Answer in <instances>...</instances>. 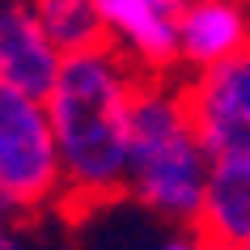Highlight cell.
Returning a JSON list of instances; mask_svg holds the SVG:
<instances>
[{"mask_svg":"<svg viewBox=\"0 0 250 250\" xmlns=\"http://www.w3.org/2000/svg\"><path fill=\"white\" fill-rule=\"evenodd\" d=\"M161 250H199V233H183V237H170Z\"/></svg>","mask_w":250,"mask_h":250,"instance_id":"11","label":"cell"},{"mask_svg":"<svg viewBox=\"0 0 250 250\" xmlns=\"http://www.w3.org/2000/svg\"><path fill=\"white\" fill-rule=\"evenodd\" d=\"M187 110L212 157L250 153V47L199 68L183 85Z\"/></svg>","mask_w":250,"mask_h":250,"instance_id":"4","label":"cell"},{"mask_svg":"<svg viewBox=\"0 0 250 250\" xmlns=\"http://www.w3.org/2000/svg\"><path fill=\"white\" fill-rule=\"evenodd\" d=\"M178 4H191V0H178Z\"/></svg>","mask_w":250,"mask_h":250,"instance_id":"14","label":"cell"},{"mask_svg":"<svg viewBox=\"0 0 250 250\" xmlns=\"http://www.w3.org/2000/svg\"><path fill=\"white\" fill-rule=\"evenodd\" d=\"M60 64L64 55L42 34L26 0H0V81L42 98Z\"/></svg>","mask_w":250,"mask_h":250,"instance_id":"6","label":"cell"},{"mask_svg":"<svg viewBox=\"0 0 250 250\" xmlns=\"http://www.w3.org/2000/svg\"><path fill=\"white\" fill-rule=\"evenodd\" d=\"M250 47V17L242 0H191L178 9V64L208 68Z\"/></svg>","mask_w":250,"mask_h":250,"instance_id":"7","label":"cell"},{"mask_svg":"<svg viewBox=\"0 0 250 250\" xmlns=\"http://www.w3.org/2000/svg\"><path fill=\"white\" fill-rule=\"evenodd\" d=\"M199 250H246V246H229V242H204V237H199Z\"/></svg>","mask_w":250,"mask_h":250,"instance_id":"12","label":"cell"},{"mask_svg":"<svg viewBox=\"0 0 250 250\" xmlns=\"http://www.w3.org/2000/svg\"><path fill=\"white\" fill-rule=\"evenodd\" d=\"M64 161L47 102L0 81V212L34 221L64 212Z\"/></svg>","mask_w":250,"mask_h":250,"instance_id":"3","label":"cell"},{"mask_svg":"<svg viewBox=\"0 0 250 250\" xmlns=\"http://www.w3.org/2000/svg\"><path fill=\"white\" fill-rule=\"evenodd\" d=\"M242 4H246V17H250V0H242Z\"/></svg>","mask_w":250,"mask_h":250,"instance_id":"13","label":"cell"},{"mask_svg":"<svg viewBox=\"0 0 250 250\" xmlns=\"http://www.w3.org/2000/svg\"><path fill=\"white\" fill-rule=\"evenodd\" d=\"M212 153L195 132L187 93L170 72L145 77L132 102V145H127V199L145 204L166 221L195 225L204 204Z\"/></svg>","mask_w":250,"mask_h":250,"instance_id":"2","label":"cell"},{"mask_svg":"<svg viewBox=\"0 0 250 250\" xmlns=\"http://www.w3.org/2000/svg\"><path fill=\"white\" fill-rule=\"evenodd\" d=\"M0 250H30L26 246V237L17 233V225L9 212H0Z\"/></svg>","mask_w":250,"mask_h":250,"instance_id":"10","label":"cell"},{"mask_svg":"<svg viewBox=\"0 0 250 250\" xmlns=\"http://www.w3.org/2000/svg\"><path fill=\"white\" fill-rule=\"evenodd\" d=\"M106 42H115L140 72L178 68V0H98Z\"/></svg>","mask_w":250,"mask_h":250,"instance_id":"5","label":"cell"},{"mask_svg":"<svg viewBox=\"0 0 250 250\" xmlns=\"http://www.w3.org/2000/svg\"><path fill=\"white\" fill-rule=\"evenodd\" d=\"M191 229L204 242H229L250 250V153L212 157L204 204Z\"/></svg>","mask_w":250,"mask_h":250,"instance_id":"8","label":"cell"},{"mask_svg":"<svg viewBox=\"0 0 250 250\" xmlns=\"http://www.w3.org/2000/svg\"><path fill=\"white\" fill-rule=\"evenodd\" d=\"M34 21L42 26V34L60 47V55L89 51L98 42H106L102 9L98 0H26Z\"/></svg>","mask_w":250,"mask_h":250,"instance_id":"9","label":"cell"},{"mask_svg":"<svg viewBox=\"0 0 250 250\" xmlns=\"http://www.w3.org/2000/svg\"><path fill=\"white\" fill-rule=\"evenodd\" d=\"M145 77L115 42L64 55L42 93L64 161V216H85L127 195L132 102Z\"/></svg>","mask_w":250,"mask_h":250,"instance_id":"1","label":"cell"}]
</instances>
